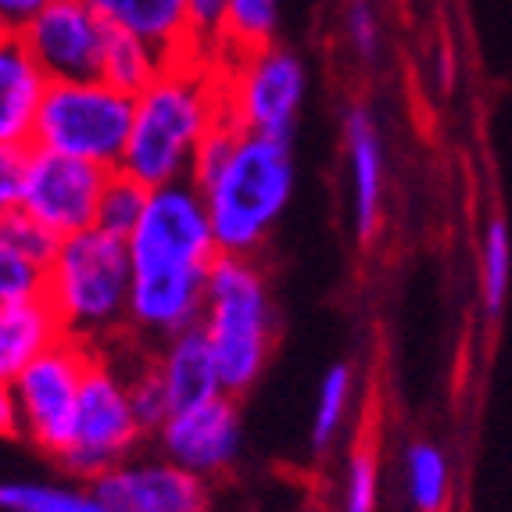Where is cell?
Instances as JSON below:
<instances>
[{
    "instance_id": "6da1fadb",
    "label": "cell",
    "mask_w": 512,
    "mask_h": 512,
    "mask_svg": "<svg viewBox=\"0 0 512 512\" xmlns=\"http://www.w3.org/2000/svg\"><path fill=\"white\" fill-rule=\"evenodd\" d=\"M126 244L133 265L129 330L165 344L201 323L208 273L219 258L201 190L190 180L151 190Z\"/></svg>"
},
{
    "instance_id": "7a4b0ae2",
    "label": "cell",
    "mask_w": 512,
    "mask_h": 512,
    "mask_svg": "<svg viewBox=\"0 0 512 512\" xmlns=\"http://www.w3.org/2000/svg\"><path fill=\"white\" fill-rule=\"evenodd\" d=\"M133 101V129L119 172L147 190L187 183L201 144L226 122L219 65L176 58Z\"/></svg>"
},
{
    "instance_id": "3957f363",
    "label": "cell",
    "mask_w": 512,
    "mask_h": 512,
    "mask_svg": "<svg viewBox=\"0 0 512 512\" xmlns=\"http://www.w3.org/2000/svg\"><path fill=\"white\" fill-rule=\"evenodd\" d=\"M294 183L298 165L291 140L240 129L219 169L194 183L205 197L219 255L255 258L291 205Z\"/></svg>"
},
{
    "instance_id": "277c9868",
    "label": "cell",
    "mask_w": 512,
    "mask_h": 512,
    "mask_svg": "<svg viewBox=\"0 0 512 512\" xmlns=\"http://www.w3.org/2000/svg\"><path fill=\"white\" fill-rule=\"evenodd\" d=\"M129 283V244L90 226L58 244V255L47 265L43 298L58 312L65 337L101 351L104 341L129 330Z\"/></svg>"
},
{
    "instance_id": "5b68a950",
    "label": "cell",
    "mask_w": 512,
    "mask_h": 512,
    "mask_svg": "<svg viewBox=\"0 0 512 512\" xmlns=\"http://www.w3.org/2000/svg\"><path fill=\"white\" fill-rule=\"evenodd\" d=\"M201 330L208 333L219 362L222 394L240 398L258 384L269 366L276 344V308L273 291L262 265L248 255H219L208 273L205 316Z\"/></svg>"
},
{
    "instance_id": "8992f818",
    "label": "cell",
    "mask_w": 512,
    "mask_h": 512,
    "mask_svg": "<svg viewBox=\"0 0 512 512\" xmlns=\"http://www.w3.org/2000/svg\"><path fill=\"white\" fill-rule=\"evenodd\" d=\"M133 108L137 101L104 83L101 76L47 83L29 147L119 172L133 129Z\"/></svg>"
},
{
    "instance_id": "52a82bcc",
    "label": "cell",
    "mask_w": 512,
    "mask_h": 512,
    "mask_svg": "<svg viewBox=\"0 0 512 512\" xmlns=\"http://www.w3.org/2000/svg\"><path fill=\"white\" fill-rule=\"evenodd\" d=\"M226 122L258 137L291 140L308 97L305 61L280 43L230 54L219 65Z\"/></svg>"
},
{
    "instance_id": "ba28073f",
    "label": "cell",
    "mask_w": 512,
    "mask_h": 512,
    "mask_svg": "<svg viewBox=\"0 0 512 512\" xmlns=\"http://www.w3.org/2000/svg\"><path fill=\"white\" fill-rule=\"evenodd\" d=\"M140 434L144 427L137 423V412L129 402V384L97 351V359L90 362L83 387H79L76 430H72L69 452L61 455V466L94 484L97 477L126 462V455L137 448Z\"/></svg>"
},
{
    "instance_id": "9c48e42d",
    "label": "cell",
    "mask_w": 512,
    "mask_h": 512,
    "mask_svg": "<svg viewBox=\"0 0 512 512\" xmlns=\"http://www.w3.org/2000/svg\"><path fill=\"white\" fill-rule=\"evenodd\" d=\"M94 359V348L65 337L51 351H43L40 359L11 384L22 434L47 455L61 459L69 452L72 430H76L79 387H83V376Z\"/></svg>"
},
{
    "instance_id": "30bf717a",
    "label": "cell",
    "mask_w": 512,
    "mask_h": 512,
    "mask_svg": "<svg viewBox=\"0 0 512 512\" xmlns=\"http://www.w3.org/2000/svg\"><path fill=\"white\" fill-rule=\"evenodd\" d=\"M111 180V169L90 165L83 158L54 154L29 147L26 176H22V197L18 208L33 215L40 226L58 240L97 226V205Z\"/></svg>"
},
{
    "instance_id": "8fae6325",
    "label": "cell",
    "mask_w": 512,
    "mask_h": 512,
    "mask_svg": "<svg viewBox=\"0 0 512 512\" xmlns=\"http://www.w3.org/2000/svg\"><path fill=\"white\" fill-rule=\"evenodd\" d=\"M18 36L26 40L43 76L51 83H65L94 79L101 72L111 26L90 0H47Z\"/></svg>"
},
{
    "instance_id": "7c38bea8",
    "label": "cell",
    "mask_w": 512,
    "mask_h": 512,
    "mask_svg": "<svg viewBox=\"0 0 512 512\" xmlns=\"http://www.w3.org/2000/svg\"><path fill=\"white\" fill-rule=\"evenodd\" d=\"M94 495L108 512H208L205 477L169 459L119 462L94 480Z\"/></svg>"
},
{
    "instance_id": "4fadbf2b",
    "label": "cell",
    "mask_w": 512,
    "mask_h": 512,
    "mask_svg": "<svg viewBox=\"0 0 512 512\" xmlns=\"http://www.w3.org/2000/svg\"><path fill=\"white\" fill-rule=\"evenodd\" d=\"M240 441H244V430H240V412L230 394H219L197 409L172 412L165 427L158 430L165 459L197 477L233 466L240 455Z\"/></svg>"
},
{
    "instance_id": "5bb4252c",
    "label": "cell",
    "mask_w": 512,
    "mask_h": 512,
    "mask_svg": "<svg viewBox=\"0 0 512 512\" xmlns=\"http://www.w3.org/2000/svg\"><path fill=\"white\" fill-rule=\"evenodd\" d=\"M344 162H348L355 237L369 244L384 219V144L366 104H355L344 115Z\"/></svg>"
},
{
    "instance_id": "9a60e30c",
    "label": "cell",
    "mask_w": 512,
    "mask_h": 512,
    "mask_svg": "<svg viewBox=\"0 0 512 512\" xmlns=\"http://www.w3.org/2000/svg\"><path fill=\"white\" fill-rule=\"evenodd\" d=\"M51 79L43 76L26 40L18 33H0V144H33L36 111Z\"/></svg>"
},
{
    "instance_id": "2e32d148",
    "label": "cell",
    "mask_w": 512,
    "mask_h": 512,
    "mask_svg": "<svg viewBox=\"0 0 512 512\" xmlns=\"http://www.w3.org/2000/svg\"><path fill=\"white\" fill-rule=\"evenodd\" d=\"M158 373L165 380V391H169L172 412L197 409V405L212 402L222 394V376L219 362H215V351L208 333L201 330V323L190 326V330L176 333L162 344L158 351Z\"/></svg>"
},
{
    "instance_id": "e0dca14e",
    "label": "cell",
    "mask_w": 512,
    "mask_h": 512,
    "mask_svg": "<svg viewBox=\"0 0 512 512\" xmlns=\"http://www.w3.org/2000/svg\"><path fill=\"white\" fill-rule=\"evenodd\" d=\"M65 341V326L47 298L0 301V380L15 384L43 351Z\"/></svg>"
},
{
    "instance_id": "ac0fdd59",
    "label": "cell",
    "mask_w": 512,
    "mask_h": 512,
    "mask_svg": "<svg viewBox=\"0 0 512 512\" xmlns=\"http://www.w3.org/2000/svg\"><path fill=\"white\" fill-rule=\"evenodd\" d=\"M90 4L115 33H129L151 43L154 51H162L169 61L194 58L187 0H90Z\"/></svg>"
},
{
    "instance_id": "d6986e66",
    "label": "cell",
    "mask_w": 512,
    "mask_h": 512,
    "mask_svg": "<svg viewBox=\"0 0 512 512\" xmlns=\"http://www.w3.org/2000/svg\"><path fill=\"white\" fill-rule=\"evenodd\" d=\"M165 65H169V58H165L162 51H154L151 43L111 29L108 43H104V58H101V72H97V76H101L104 83L115 86V90H122V94L137 97V94H144L154 79L162 76Z\"/></svg>"
},
{
    "instance_id": "ffe728a7",
    "label": "cell",
    "mask_w": 512,
    "mask_h": 512,
    "mask_svg": "<svg viewBox=\"0 0 512 512\" xmlns=\"http://www.w3.org/2000/svg\"><path fill=\"white\" fill-rule=\"evenodd\" d=\"M512 287V233L502 215L487 219L480 233V258H477V291L480 308L487 319H498L505 312Z\"/></svg>"
},
{
    "instance_id": "44dd1931",
    "label": "cell",
    "mask_w": 512,
    "mask_h": 512,
    "mask_svg": "<svg viewBox=\"0 0 512 512\" xmlns=\"http://www.w3.org/2000/svg\"><path fill=\"white\" fill-rule=\"evenodd\" d=\"M0 512H108L90 491L40 484V480H8L0 484Z\"/></svg>"
},
{
    "instance_id": "7402d4cb",
    "label": "cell",
    "mask_w": 512,
    "mask_h": 512,
    "mask_svg": "<svg viewBox=\"0 0 512 512\" xmlns=\"http://www.w3.org/2000/svg\"><path fill=\"white\" fill-rule=\"evenodd\" d=\"M405 484H409V498L419 512H441L448 505V491H452V473H448V459L434 441H412L405 452Z\"/></svg>"
},
{
    "instance_id": "603a6c76",
    "label": "cell",
    "mask_w": 512,
    "mask_h": 512,
    "mask_svg": "<svg viewBox=\"0 0 512 512\" xmlns=\"http://www.w3.org/2000/svg\"><path fill=\"white\" fill-rule=\"evenodd\" d=\"M351 398H355V373L348 362H333L319 380L316 391V409H312V448L326 452L337 434L344 430V419L351 412Z\"/></svg>"
},
{
    "instance_id": "cb8c5ba5",
    "label": "cell",
    "mask_w": 512,
    "mask_h": 512,
    "mask_svg": "<svg viewBox=\"0 0 512 512\" xmlns=\"http://www.w3.org/2000/svg\"><path fill=\"white\" fill-rule=\"evenodd\" d=\"M276 29H280V0H230V26H226L230 54L269 47L276 43Z\"/></svg>"
},
{
    "instance_id": "d4e9b609",
    "label": "cell",
    "mask_w": 512,
    "mask_h": 512,
    "mask_svg": "<svg viewBox=\"0 0 512 512\" xmlns=\"http://www.w3.org/2000/svg\"><path fill=\"white\" fill-rule=\"evenodd\" d=\"M187 22H190V54L208 65H222L230 58V0H187Z\"/></svg>"
},
{
    "instance_id": "484cf974",
    "label": "cell",
    "mask_w": 512,
    "mask_h": 512,
    "mask_svg": "<svg viewBox=\"0 0 512 512\" xmlns=\"http://www.w3.org/2000/svg\"><path fill=\"white\" fill-rule=\"evenodd\" d=\"M147 197H151V190L140 187L137 180H129L126 172H111L108 187L101 194V205H97V230L126 240L129 233L137 230L140 215L147 208Z\"/></svg>"
},
{
    "instance_id": "4316f807",
    "label": "cell",
    "mask_w": 512,
    "mask_h": 512,
    "mask_svg": "<svg viewBox=\"0 0 512 512\" xmlns=\"http://www.w3.org/2000/svg\"><path fill=\"white\" fill-rule=\"evenodd\" d=\"M43 287H47V265L22 255V251L0 233V301L43 298Z\"/></svg>"
},
{
    "instance_id": "83f0119b",
    "label": "cell",
    "mask_w": 512,
    "mask_h": 512,
    "mask_svg": "<svg viewBox=\"0 0 512 512\" xmlns=\"http://www.w3.org/2000/svg\"><path fill=\"white\" fill-rule=\"evenodd\" d=\"M129 402H133V412H137V423L144 430H158L165 427V419L172 416V402L169 391H165V380L158 373V366H144L137 376H129Z\"/></svg>"
},
{
    "instance_id": "f1b7e54d",
    "label": "cell",
    "mask_w": 512,
    "mask_h": 512,
    "mask_svg": "<svg viewBox=\"0 0 512 512\" xmlns=\"http://www.w3.org/2000/svg\"><path fill=\"white\" fill-rule=\"evenodd\" d=\"M0 233H4V237H8L22 255H29L40 265H51V258L58 255L61 240L54 237L47 226H40L33 215L22 212V208H15V212H8L4 219H0Z\"/></svg>"
},
{
    "instance_id": "f546056e",
    "label": "cell",
    "mask_w": 512,
    "mask_h": 512,
    "mask_svg": "<svg viewBox=\"0 0 512 512\" xmlns=\"http://www.w3.org/2000/svg\"><path fill=\"white\" fill-rule=\"evenodd\" d=\"M376 491H380L376 459L373 452L359 448L348 459V473H344V512H376Z\"/></svg>"
},
{
    "instance_id": "4dcf8cb0",
    "label": "cell",
    "mask_w": 512,
    "mask_h": 512,
    "mask_svg": "<svg viewBox=\"0 0 512 512\" xmlns=\"http://www.w3.org/2000/svg\"><path fill=\"white\" fill-rule=\"evenodd\" d=\"M344 33H348L351 51L362 61H373L380 54V18H376L373 0H351L344 11Z\"/></svg>"
},
{
    "instance_id": "1f68e13d",
    "label": "cell",
    "mask_w": 512,
    "mask_h": 512,
    "mask_svg": "<svg viewBox=\"0 0 512 512\" xmlns=\"http://www.w3.org/2000/svg\"><path fill=\"white\" fill-rule=\"evenodd\" d=\"M26 158H29V147L0 144V219L18 208L22 176H26Z\"/></svg>"
},
{
    "instance_id": "d6a6232c",
    "label": "cell",
    "mask_w": 512,
    "mask_h": 512,
    "mask_svg": "<svg viewBox=\"0 0 512 512\" xmlns=\"http://www.w3.org/2000/svg\"><path fill=\"white\" fill-rule=\"evenodd\" d=\"M47 0H0V33H22Z\"/></svg>"
},
{
    "instance_id": "836d02e7",
    "label": "cell",
    "mask_w": 512,
    "mask_h": 512,
    "mask_svg": "<svg viewBox=\"0 0 512 512\" xmlns=\"http://www.w3.org/2000/svg\"><path fill=\"white\" fill-rule=\"evenodd\" d=\"M0 434H22L15 391H11V384H4V380H0Z\"/></svg>"
}]
</instances>
